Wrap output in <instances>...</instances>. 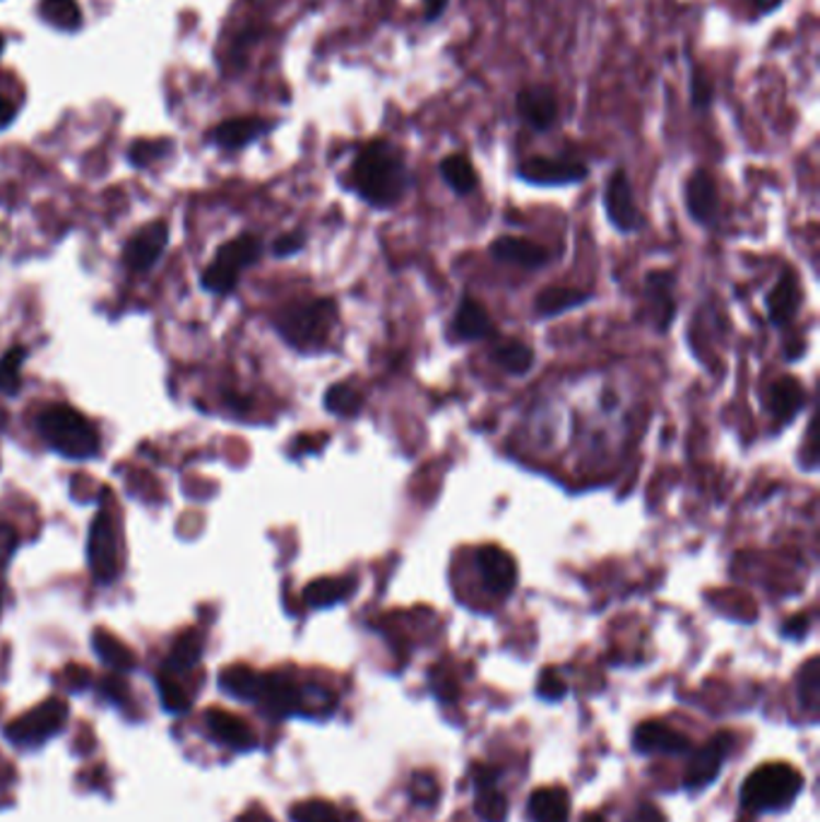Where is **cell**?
Wrapping results in <instances>:
<instances>
[{
    "label": "cell",
    "mask_w": 820,
    "mask_h": 822,
    "mask_svg": "<svg viewBox=\"0 0 820 822\" xmlns=\"http://www.w3.org/2000/svg\"><path fill=\"white\" fill-rule=\"evenodd\" d=\"M351 186L378 210L402 202L412 188L405 152L393 140L376 138L363 144L351 164Z\"/></svg>",
    "instance_id": "6da1fadb"
},
{
    "label": "cell",
    "mask_w": 820,
    "mask_h": 822,
    "mask_svg": "<svg viewBox=\"0 0 820 822\" xmlns=\"http://www.w3.org/2000/svg\"><path fill=\"white\" fill-rule=\"evenodd\" d=\"M39 433L56 452L70 460H90L100 452V433L88 416L68 404H51L39 416Z\"/></svg>",
    "instance_id": "7a4b0ae2"
},
{
    "label": "cell",
    "mask_w": 820,
    "mask_h": 822,
    "mask_svg": "<svg viewBox=\"0 0 820 822\" xmlns=\"http://www.w3.org/2000/svg\"><path fill=\"white\" fill-rule=\"evenodd\" d=\"M337 323V309L330 299H315L293 303L287 311H281L277 317V329L291 347L311 351L321 349L330 329Z\"/></svg>",
    "instance_id": "3957f363"
},
{
    "label": "cell",
    "mask_w": 820,
    "mask_h": 822,
    "mask_svg": "<svg viewBox=\"0 0 820 822\" xmlns=\"http://www.w3.org/2000/svg\"><path fill=\"white\" fill-rule=\"evenodd\" d=\"M804 777L785 763L761 765L741 787V801L751 811H779L801 794Z\"/></svg>",
    "instance_id": "277c9868"
},
{
    "label": "cell",
    "mask_w": 820,
    "mask_h": 822,
    "mask_svg": "<svg viewBox=\"0 0 820 822\" xmlns=\"http://www.w3.org/2000/svg\"><path fill=\"white\" fill-rule=\"evenodd\" d=\"M263 243L258 236H239L224 245H219L215 261L203 273V287L212 293H229L239 285V277L246 267L258 263Z\"/></svg>",
    "instance_id": "5b68a950"
},
{
    "label": "cell",
    "mask_w": 820,
    "mask_h": 822,
    "mask_svg": "<svg viewBox=\"0 0 820 822\" xmlns=\"http://www.w3.org/2000/svg\"><path fill=\"white\" fill-rule=\"evenodd\" d=\"M66 719L68 705L58 697H51V701L36 705L27 715L10 721L5 736L18 745H39L63 729Z\"/></svg>",
    "instance_id": "8992f818"
},
{
    "label": "cell",
    "mask_w": 820,
    "mask_h": 822,
    "mask_svg": "<svg viewBox=\"0 0 820 822\" xmlns=\"http://www.w3.org/2000/svg\"><path fill=\"white\" fill-rule=\"evenodd\" d=\"M90 568L94 580L100 584H108L118 578L120 566H118V532H116V522L114 514L108 508H102L96 512V518L92 520V530H90Z\"/></svg>",
    "instance_id": "52a82bcc"
},
{
    "label": "cell",
    "mask_w": 820,
    "mask_h": 822,
    "mask_svg": "<svg viewBox=\"0 0 820 822\" xmlns=\"http://www.w3.org/2000/svg\"><path fill=\"white\" fill-rule=\"evenodd\" d=\"M604 210L609 222L619 231H623V234H631V231H638L643 227V215L638 210V205H635L631 178L623 169H616L607 181Z\"/></svg>",
    "instance_id": "ba28073f"
},
{
    "label": "cell",
    "mask_w": 820,
    "mask_h": 822,
    "mask_svg": "<svg viewBox=\"0 0 820 822\" xmlns=\"http://www.w3.org/2000/svg\"><path fill=\"white\" fill-rule=\"evenodd\" d=\"M585 164L573 159H551V157H530L518 166V176L532 186H570L587 178Z\"/></svg>",
    "instance_id": "9c48e42d"
},
{
    "label": "cell",
    "mask_w": 820,
    "mask_h": 822,
    "mask_svg": "<svg viewBox=\"0 0 820 822\" xmlns=\"http://www.w3.org/2000/svg\"><path fill=\"white\" fill-rule=\"evenodd\" d=\"M476 568L484 580V587L496 597H506L516 589L518 568L504 548L486 544L476 551Z\"/></svg>",
    "instance_id": "30bf717a"
},
{
    "label": "cell",
    "mask_w": 820,
    "mask_h": 822,
    "mask_svg": "<svg viewBox=\"0 0 820 822\" xmlns=\"http://www.w3.org/2000/svg\"><path fill=\"white\" fill-rule=\"evenodd\" d=\"M169 243V227L166 222H152L145 224L140 231H136L126 243L124 248V263L136 269V273H147L159 257H162Z\"/></svg>",
    "instance_id": "8fae6325"
},
{
    "label": "cell",
    "mask_w": 820,
    "mask_h": 822,
    "mask_svg": "<svg viewBox=\"0 0 820 822\" xmlns=\"http://www.w3.org/2000/svg\"><path fill=\"white\" fill-rule=\"evenodd\" d=\"M516 108L524 120V126L532 128L534 132H546L558 120L556 94L546 84H532V88L520 90Z\"/></svg>",
    "instance_id": "7c38bea8"
},
{
    "label": "cell",
    "mask_w": 820,
    "mask_h": 822,
    "mask_svg": "<svg viewBox=\"0 0 820 822\" xmlns=\"http://www.w3.org/2000/svg\"><path fill=\"white\" fill-rule=\"evenodd\" d=\"M685 207L697 224L709 227L719 212V193L715 176L707 169H695L685 181Z\"/></svg>",
    "instance_id": "4fadbf2b"
},
{
    "label": "cell",
    "mask_w": 820,
    "mask_h": 822,
    "mask_svg": "<svg viewBox=\"0 0 820 822\" xmlns=\"http://www.w3.org/2000/svg\"><path fill=\"white\" fill-rule=\"evenodd\" d=\"M255 703H261L267 711L277 717H287L303 707V691L289 676L281 673H263L261 691Z\"/></svg>",
    "instance_id": "5bb4252c"
},
{
    "label": "cell",
    "mask_w": 820,
    "mask_h": 822,
    "mask_svg": "<svg viewBox=\"0 0 820 822\" xmlns=\"http://www.w3.org/2000/svg\"><path fill=\"white\" fill-rule=\"evenodd\" d=\"M727 748H729L727 733H717L703 748H697L691 757L689 769H685V777H683L685 787L689 789L707 787V784L719 775L721 760L727 757Z\"/></svg>",
    "instance_id": "9a60e30c"
},
{
    "label": "cell",
    "mask_w": 820,
    "mask_h": 822,
    "mask_svg": "<svg viewBox=\"0 0 820 822\" xmlns=\"http://www.w3.org/2000/svg\"><path fill=\"white\" fill-rule=\"evenodd\" d=\"M645 297L650 303V313L659 333H667L674 323L677 301H674V275L665 269H655L645 277Z\"/></svg>",
    "instance_id": "2e32d148"
},
{
    "label": "cell",
    "mask_w": 820,
    "mask_h": 822,
    "mask_svg": "<svg viewBox=\"0 0 820 822\" xmlns=\"http://www.w3.org/2000/svg\"><path fill=\"white\" fill-rule=\"evenodd\" d=\"M633 745L640 753H671L679 755L691 748V739L685 733L667 727L662 721H643L633 736Z\"/></svg>",
    "instance_id": "e0dca14e"
},
{
    "label": "cell",
    "mask_w": 820,
    "mask_h": 822,
    "mask_svg": "<svg viewBox=\"0 0 820 822\" xmlns=\"http://www.w3.org/2000/svg\"><path fill=\"white\" fill-rule=\"evenodd\" d=\"M205 721H207V729H210V733L215 736L219 743H224L229 748H236V751H249V748L258 743V741H255V733L251 731L249 723L243 721L241 717L231 715V711H227L222 707L207 709Z\"/></svg>",
    "instance_id": "ac0fdd59"
},
{
    "label": "cell",
    "mask_w": 820,
    "mask_h": 822,
    "mask_svg": "<svg viewBox=\"0 0 820 822\" xmlns=\"http://www.w3.org/2000/svg\"><path fill=\"white\" fill-rule=\"evenodd\" d=\"M270 128L273 123L265 118H231L212 130V140L222 150H241V147L263 138Z\"/></svg>",
    "instance_id": "d6986e66"
},
{
    "label": "cell",
    "mask_w": 820,
    "mask_h": 822,
    "mask_svg": "<svg viewBox=\"0 0 820 822\" xmlns=\"http://www.w3.org/2000/svg\"><path fill=\"white\" fill-rule=\"evenodd\" d=\"M496 261L516 263L520 267H542L548 263V251L542 243H534L520 236H500L488 248Z\"/></svg>",
    "instance_id": "ffe728a7"
},
{
    "label": "cell",
    "mask_w": 820,
    "mask_h": 822,
    "mask_svg": "<svg viewBox=\"0 0 820 822\" xmlns=\"http://www.w3.org/2000/svg\"><path fill=\"white\" fill-rule=\"evenodd\" d=\"M799 303H801V297H799V285H797V277H794L789 269L785 275H779L777 285L773 287V291L767 293V315H770V323L773 325H789L792 317L797 315L799 311Z\"/></svg>",
    "instance_id": "44dd1931"
},
{
    "label": "cell",
    "mask_w": 820,
    "mask_h": 822,
    "mask_svg": "<svg viewBox=\"0 0 820 822\" xmlns=\"http://www.w3.org/2000/svg\"><path fill=\"white\" fill-rule=\"evenodd\" d=\"M452 333L458 339H484L494 333V323L480 301L464 297L458 305L455 321H452Z\"/></svg>",
    "instance_id": "7402d4cb"
},
{
    "label": "cell",
    "mask_w": 820,
    "mask_h": 822,
    "mask_svg": "<svg viewBox=\"0 0 820 822\" xmlns=\"http://www.w3.org/2000/svg\"><path fill=\"white\" fill-rule=\"evenodd\" d=\"M528 811L534 822H568L570 799L568 794L558 787H544L530 796Z\"/></svg>",
    "instance_id": "603a6c76"
},
{
    "label": "cell",
    "mask_w": 820,
    "mask_h": 822,
    "mask_svg": "<svg viewBox=\"0 0 820 822\" xmlns=\"http://www.w3.org/2000/svg\"><path fill=\"white\" fill-rule=\"evenodd\" d=\"M354 587H357V580L354 578H321L305 587L303 601L311 609H330L349 599Z\"/></svg>",
    "instance_id": "cb8c5ba5"
},
{
    "label": "cell",
    "mask_w": 820,
    "mask_h": 822,
    "mask_svg": "<svg viewBox=\"0 0 820 822\" xmlns=\"http://www.w3.org/2000/svg\"><path fill=\"white\" fill-rule=\"evenodd\" d=\"M770 412L777 421H789L797 416L799 407L804 404V387L794 378H779L777 383L770 387Z\"/></svg>",
    "instance_id": "d4e9b609"
},
{
    "label": "cell",
    "mask_w": 820,
    "mask_h": 822,
    "mask_svg": "<svg viewBox=\"0 0 820 822\" xmlns=\"http://www.w3.org/2000/svg\"><path fill=\"white\" fill-rule=\"evenodd\" d=\"M92 647L96 657H100L104 664L112 667L114 671H130L132 667H136V655H132V649L126 642H120L112 633L94 630Z\"/></svg>",
    "instance_id": "484cf974"
},
{
    "label": "cell",
    "mask_w": 820,
    "mask_h": 822,
    "mask_svg": "<svg viewBox=\"0 0 820 822\" xmlns=\"http://www.w3.org/2000/svg\"><path fill=\"white\" fill-rule=\"evenodd\" d=\"M440 176L448 183V188L458 195H470L480 186V176L472 166V162L464 154H448L438 166Z\"/></svg>",
    "instance_id": "4316f807"
},
{
    "label": "cell",
    "mask_w": 820,
    "mask_h": 822,
    "mask_svg": "<svg viewBox=\"0 0 820 822\" xmlns=\"http://www.w3.org/2000/svg\"><path fill=\"white\" fill-rule=\"evenodd\" d=\"M592 297L582 289L573 287H548L540 291V297L534 301V311L540 315H558L563 311L578 309V305L587 303Z\"/></svg>",
    "instance_id": "83f0119b"
},
{
    "label": "cell",
    "mask_w": 820,
    "mask_h": 822,
    "mask_svg": "<svg viewBox=\"0 0 820 822\" xmlns=\"http://www.w3.org/2000/svg\"><path fill=\"white\" fill-rule=\"evenodd\" d=\"M261 676L263 673H255L253 669L243 667V664H236V667H229L222 671V676H219V685H222V691L239 697V701H255L258 697V691H261Z\"/></svg>",
    "instance_id": "f1b7e54d"
},
{
    "label": "cell",
    "mask_w": 820,
    "mask_h": 822,
    "mask_svg": "<svg viewBox=\"0 0 820 822\" xmlns=\"http://www.w3.org/2000/svg\"><path fill=\"white\" fill-rule=\"evenodd\" d=\"M203 647H205V640H203L200 630L181 633L176 637L174 647H171L166 671H188V669H193L203 657Z\"/></svg>",
    "instance_id": "f546056e"
},
{
    "label": "cell",
    "mask_w": 820,
    "mask_h": 822,
    "mask_svg": "<svg viewBox=\"0 0 820 822\" xmlns=\"http://www.w3.org/2000/svg\"><path fill=\"white\" fill-rule=\"evenodd\" d=\"M492 359L498 368H504V371L512 375H524L534 363V351L524 345V341L510 339L492 351Z\"/></svg>",
    "instance_id": "4dcf8cb0"
},
{
    "label": "cell",
    "mask_w": 820,
    "mask_h": 822,
    "mask_svg": "<svg viewBox=\"0 0 820 822\" xmlns=\"http://www.w3.org/2000/svg\"><path fill=\"white\" fill-rule=\"evenodd\" d=\"M39 15L60 32H76L82 24V10L76 0H42Z\"/></svg>",
    "instance_id": "1f68e13d"
},
{
    "label": "cell",
    "mask_w": 820,
    "mask_h": 822,
    "mask_svg": "<svg viewBox=\"0 0 820 822\" xmlns=\"http://www.w3.org/2000/svg\"><path fill=\"white\" fill-rule=\"evenodd\" d=\"M797 695H799L801 707L806 711H811V715H816L818 703H820V661H818V657H811L801 667L799 676H797Z\"/></svg>",
    "instance_id": "d6a6232c"
},
{
    "label": "cell",
    "mask_w": 820,
    "mask_h": 822,
    "mask_svg": "<svg viewBox=\"0 0 820 822\" xmlns=\"http://www.w3.org/2000/svg\"><path fill=\"white\" fill-rule=\"evenodd\" d=\"M363 407V397L357 387H351L347 383H337L325 392V409L333 412L335 416H357Z\"/></svg>",
    "instance_id": "836d02e7"
},
{
    "label": "cell",
    "mask_w": 820,
    "mask_h": 822,
    "mask_svg": "<svg viewBox=\"0 0 820 822\" xmlns=\"http://www.w3.org/2000/svg\"><path fill=\"white\" fill-rule=\"evenodd\" d=\"M474 811L484 822H506L508 818V801L496 787L476 789Z\"/></svg>",
    "instance_id": "e575fe53"
},
{
    "label": "cell",
    "mask_w": 820,
    "mask_h": 822,
    "mask_svg": "<svg viewBox=\"0 0 820 822\" xmlns=\"http://www.w3.org/2000/svg\"><path fill=\"white\" fill-rule=\"evenodd\" d=\"M27 359V349L24 347H12L8 354H3L0 359V392L3 395H15L20 387V366Z\"/></svg>",
    "instance_id": "d590c367"
},
{
    "label": "cell",
    "mask_w": 820,
    "mask_h": 822,
    "mask_svg": "<svg viewBox=\"0 0 820 822\" xmlns=\"http://www.w3.org/2000/svg\"><path fill=\"white\" fill-rule=\"evenodd\" d=\"M291 820L293 822H342V815L333 803L313 799V801H301L291 808Z\"/></svg>",
    "instance_id": "8d00e7d4"
},
{
    "label": "cell",
    "mask_w": 820,
    "mask_h": 822,
    "mask_svg": "<svg viewBox=\"0 0 820 822\" xmlns=\"http://www.w3.org/2000/svg\"><path fill=\"white\" fill-rule=\"evenodd\" d=\"M157 683H159V695H162V703L169 711H178V715L181 711H188L190 697L181 688V683H176V679H171L169 673H162Z\"/></svg>",
    "instance_id": "74e56055"
},
{
    "label": "cell",
    "mask_w": 820,
    "mask_h": 822,
    "mask_svg": "<svg viewBox=\"0 0 820 822\" xmlns=\"http://www.w3.org/2000/svg\"><path fill=\"white\" fill-rule=\"evenodd\" d=\"M171 152V140H140L130 147V162L136 166H150L157 159Z\"/></svg>",
    "instance_id": "f35d334b"
},
{
    "label": "cell",
    "mask_w": 820,
    "mask_h": 822,
    "mask_svg": "<svg viewBox=\"0 0 820 822\" xmlns=\"http://www.w3.org/2000/svg\"><path fill=\"white\" fill-rule=\"evenodd\" d=\"M412 799L416 803L421 806H428L434 803L438 799V784H436V777L428 775V772H416V775L412 777Z\"/></svg>",
    "instance_id": "ab89813d"
},
{
    "label": "cell",
    "mask_w": 820,
    "mask_h": 822,
    "mask_svg": "<svg viewBox=\"0 0 820 822\" xmlns=\"http://www.w3.org/2000/svg\"><path fill=\"white\" fill-rule=\"evenodd\" d=\"M536 693H540V697H544V701H561V697H566L568 688H566V681L558 676V671L544 669L540 683H536Z\"/></svg>",
    "instance_id": "60d3db41"
},
{
    "label": "cell",
    "mask_w": 820,
    "mask_h": 822,
    "mask_svg": "<svg viewBox=\"0 0 820 822\" xmlns=\"http://www.w3.org/2000/svg\"><path fill=\"white\" fill-rule=\"evenodd\" d=\"M691 102L695 108H707L713 102V84L703 70H691Z\"/></svg>",
    "instance_id": "b9f144b4"
},
{
    "label": "cell",
    "mask_w": 820,
    "mask_h": 822,
    "mask_svg": "<svg viewBox=\"0 0 820 822\" xmlns=\"http://www.w3.org/2000/svg\"><path fill=\"white\" fill-rule=\"evenodd\" d=\"M303 245H305V236L301 234V231H291V234H285V236L277 239L275 255H279V257L293 255V253H299Z\"/></svg>",
    "instance_id": "7bdbcfd3"
},
{
    "label": "cell",
    "mask_w": 820,
    "mask_h": 822,
    "mask_svg": "<svg viewBox=\"0 0 820 822\" xmlns=\"http://www.w3.org/2000/svg\"><path fill=\"white\" fill-rule=\"evenodd\" d=\"M809 628H811V618L806 616V613H797V616H792L785 623V628H782V635L794 637V640H799V637H806Z\"/></svg>",
    "instance_id": "ee69618b"
},
{
    "label": "cell",
    "mask_w": 820,
    "mask_h": 822,
    "mask_svg": "<svg viewBox=\"0 0 820 822\" xmlns=\"http://www.w3.org/2000/svg\"><path fill=\"white\" fill-rule=\"evenodd\" d=\"M66 681H68V685H70L72 691H84L92 683V673H90V669L78 667V664H70L66 669Z\"/></svg>",
    "instance_id": "f6af8a7d"
},
{
    "label": "cell",
    "mask_w": 820,
    "mask_h": 822,
    "mask_svg": "<svg viewBox=\"0 0 820 822\" xmlns=\"http://www.w3.org/2000/svg\"><path fill=\"white\" fill-rule=\"evenodd\" d=\"M102 693H104L112 703H126V697H128L126 683L120 681L118 676H108V679H104V683H102Z\"/></svg>",
    "instance_id": "bcb514c9"
},
{
    "label": "cell",
    "mask_w": 820,
    "mask_h": 822,
    "mask_svg": "<svg viewBox=\"0 0 820 822\" xmlns=\"http://www.w3.org/2000/svg\"><path fill=\"white\" fill-rule=\"evenodd\" d=\"M472 779L476 789L496 787V769L488 765H472Z\"/></svg>",
    "instance_id": "7dc6e473"
},
{
    "label": "cell",
    "mask_w": 820,
    "mask_h": 822,
    "mask_svg": "<svg viewBox=\"0 0 820 822\" xmlns=\"http://www.w3.org/2000/svg\"><path fill=\"white\" fill-rule=\"evenodd\" d=\"M626 822H667V820L655 803H640L638 811H635Z\"/></svg>",
    "instance_id": "c3c4849f"
},
{
    "label": "cell",
    "mask_w": 820,
    "mask_h": 822,
    "mask_svg": "<svg viewBox=\"0 0 820 822\" xmlns=\"http://www.w3.org/2000/svg\"><path fill=\"white\" fill-rule=\"evenodd\" d=\"M450 0H424V20L426 22H438L440 15H443Z\"/></svg>",
    "instance_id": "681fc988"
},
{
    "label": "cell",
    "mask_w": 820,
    "mask_h": 822,
    "mask_svg": "<svg viewBox=\"0 0 820 822\" xmlns=\"http://www.w3.org/2000/svg\"><path fill=\"white\" fill-rule=\"evenodd\" d=\"M15 116H18V108H15V104H12L10 100H5V96H3V94H0V130L8 128V126H10V123H12V120H15Z\"/></svg>",
    "instance_id": "f907efd6"
},
{
    "label": "cell",
    "mask_w": 820,
    "mask_h": 822,
    "mask_svg": "<svg viewBox=\"0 0 820 822\" xmlns=\"http://www.w3.org/2000/svg\"><path fill=\"white\" fill-rule=\"evenodd\" d=\"M325 436L321 438V436H317V438H313V436H303V438H299L297 440V443H293V450H299V448H305L303 452H315L317 448H321L323 443H325Z\"/></svg>",
    "instance_id": "816d5d0a"
},
{
    "label": "cell",
    "mask_w": 820,
    "mask_h": 822,
    "mask_svg": "<svg viewBox=\"0 0 820 822\" xmlns=\"http://www.w3.org/2000/svg\"><path fill=\"white\" fill-rule=\"evenodd\" d=\"M751 3L761 15H770V12H775L785 0H751Z\"/></svg>",
    "instance_id": "f5cc1de1"
},
{
    "label": "cell",
    "mask_w": 820,
    "mask_h": 822,
    "mask_svg": "<svg viewBox=\"0 0 820 822\" xmlns=\"http://www.w3.org/2000/svg\"><path fill=\"white\" fill-rule=\"evenodd\" d=\"M582 822H607V820H604V815H599V813H587V815H582Z\"/></svg>",
    "instance_id": "db71d44e"
},
{
    "label": "cell",
    "mask_w": 820,
    "mask_h": 822,
    "mask_svg": "<svg viewBox=\"0 0 820 822\" xmlns=\"http://www.w3.org/2000/svg\"><path fill=\"white\" fill-rule=\"evenodd\" d=\"M3 48H5V36L0 34V51H3Z\"/></svg>",
    "instance_id": "11a10c76"
}]
</instances>
